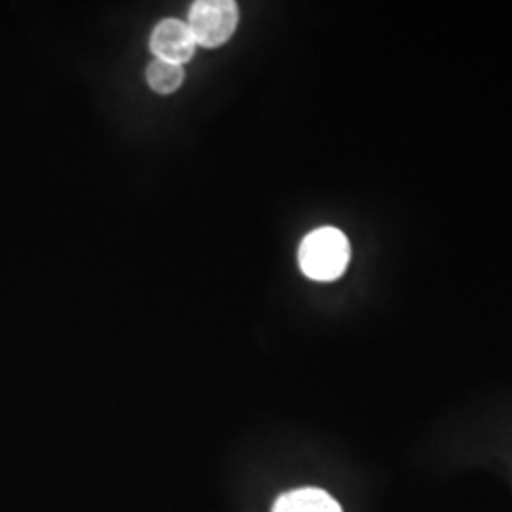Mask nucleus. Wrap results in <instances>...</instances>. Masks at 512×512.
I'll use <instances>...</instances> for the list:
<instances>
[{"mask_svg":"<svg viewBox=\"0 0 512 512\" xmlns=\"http://www.w3.org/2000/svg\"><path fill=\"white\" fill-rule=\"evenodd\" d=\"M351 256L349 241L338 228L313 230L298 249L300 270L313 281H334L346 272Z\"/></svg>","mask_w":512,"mask_h":512,"instance_id":"f257e3e1","label":"nucleus"},{"mask_svg":"<svg viewBox=\"0 0 512 512\" xmlns=\"http://www.w3.org/2000/svg\"><path fill=\"white\" fill-rule=\"evenodd\" d=\"M272 512H344L340 503L319 488H300L279 495Z\"/></svg>","mask_w":512,"mask_h":512,"instance_id":"20e7f679","label":"nucleus"},{"mask_svg":"<svg viewBox=\"0 0 512 512\" xmlns=\"http://www.w3.org/2000/svg\"><path fill=\"white\" fill-rule=\"evenodd\" d=\"M238 4L232 0H198L190 6L188 29L196 44L203 48H219L238 29Z\"/></svg>","mask_w":512,"mask_h":512,"instance_id":"f03ea898","label":"nucleus"},{"mask_svg":"<svg viewBox=\"0 0 512 512\" xmlns=\"http://www.w3.org/2000/svg\"><path fill=\"white\" fill-rule=\"evenodd\" d=\"M148 86L160 95L175 93L184 82L183 65H175L162 59H154L147 69Z\"/></svg>","mask_w":512,"mask_h":512,"instance_id":"39448f33","label":"nucleus"},{"mask_svg":"<svg viewBox=\"0 0 512 512\" xmlns=\"http://www.w3.org/2000/svg\"><path fill=\"white\" fill-rule=\"evenodd\" d=\"M196 40L192 37L188 25L179 19L160 21L150 37V50L156 59L169 61L175 65L188 63L196 52Z\"/></svg>","mask_w":512,"mask_h":512,"instance_id":"7ed1b4c3","label":"nucleus"}]
</instances>
